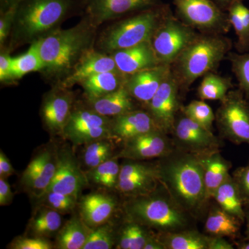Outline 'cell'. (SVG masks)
I'll return each mask as SVG.
<instances>
[{
    "mask_svg": "<svg viewBox=\"0 0 249 249\" xmlns=\"http://www.w3.org/2000/svg\"><path fill=\"white\" fill-rule=\"evenodd\" d=\"M98 27L87 15L74 27L58 29L34 42L43 61L42 76L52 85L58 84L73 71L81 58L95 48Z\"/></svg>",
    "mask_w": 249,
    "mask_h": 249,
    "instance_id": "1",
    "label": "cell"
},
{
    "mask_svg": "<svg viewBox=\"0 0 249 249\" xmlns=\"http://www.w3.org/2000/svg\"><path fill=\"white\" fill-rule=\"evenodd\" d=\"M84 10V0H22L16 7L4 48L11 53L22 46L37 42L60 29L67 19L83 16Z\"/></svg>",
    "mask_w": 249,
    "mask_h": 249,
    "instance_id": "2",
    "label": "cell"
},
{
    "mask_svg": "<svg viewBox=\"0 0 249 249\" xmlns=\"http://www.w3.org/2000/svg\"><path fill=\"white\" fill-rule=\"evenodd\" d=\"M157 163L160 184L172 199L190 215L197 216L208 202L197 156L175 148Z\"/></svg>",
    "mask_w": 249,
    "mask_h": 249,
    "instance_id": "3",
    "label": "cell"
},
{
    "mask_svg": "<svg viewBox=\"0 0 249 249\" xmlns=\"http://www.w3.org/2000/svg\"><path fill=\"white\" fill-rule=\"evenodd\" d=\"M232 47L231 39L225 35L198 32L170 65L182 96L186 94L198 78L209 72L217 71Z\"/></svg>",
    "mask_w": 249,
    "mask_h": 249,
    "instance_id": "4",
    "label": "cell"
},
{
    "mask_svg": "<svg viewBox=\"0 0 249 249\" xmlns=\"http://www.w3.org/2000/svg\"><path fill=\"white\" fill-rule=\"evenodd\" d=\"M171 11L170 4L163 3L117 19L98 34L95 49L110 54L150 41L160 22Z\"/></svg>",
    "mask_w": 249,
    "mask_h": 249,
    "instance_id": "5",
    "label": "cell"
},
{
    "mask_svg": "<svg viewBox=\"0 0 249 249\" xmlns=\"http://www.w3.org/2000/svg\"><path fill=\"white\" fill-rule=\"evenodd\" d=\"M158 189L146 196L127 198L123 205L124 216L159 233L188 229L190 214L172 199L168 192L165 191L164 194Z\"/></svg>",
    "mask_w": 249,
    "mask_h": 249,
    "instance_id": "6",
    "label": "cell"
},
{
    "mask_svg": "<svg viewBox=\"0 0 249 249\" xmlns=\"http://www.w3.org/2000/svg\"><path fill=\"white\" fill-rule=\"evenodd\" d=\"M175 16L201 34L226 35L231 29L229 15L212 0H172Z\"/></svg>",
    "mask_w": 249,
    "mask_h": 249,
    "instance_id": "7",
    "label": "cell"
},
{
    "mask_svg": "<svg viewBox=\"0 0 249 249\" xmlns=\"http://www.w3.org/2000/svg\"><path fill=\"white\" fill-rule=\"evenodd\" d=\"M220 103L215 112L219 137L249 145V100L240 89H232Z\"/></svg>",
    "mask_w": 249,
    "mask_h": 249,
    "instance_id": "8",
    "label": "cell"
},
{
    "mask_svg": "<svg viewBox=\"0 0 249 249\" xmlns=\"http://www.w3.org/2000/svg\"><path fill=\"white\" fill-rule=\"evenodd\" d=\"M111 121V118L101 115L85 102H76L62 137L74 147L99 139H113Z\"/></svg>",
    "mask_w": 249,
    "mask_h": 249,
    "instance_id": "9",
    "label": "cell"
},
{
    "mask_svg": "<svg viewBox=\"0 0 249 249\" xmlns=\"http://www.w3.org/2000/svg\"><path fill=\"white\" fill-rule=\"evenodd\" d=\"M197 34L172 11L160 22L150 42L160 63L171 65Z\"/></svg>",
    "mask_w": 249,
    "mask_h": 249,
    "instance_id": "10",
    "label": "cell"
},
{
    "mask_svg": "<svg viewBox=\"0 0 249 249\" xmlns=\"http://www.w3.org/2000/svg\"><path fill=\"white\" fill-rule=\"evenodd\" d=\"M170 136L175 149L196 156L220 151L222 146L220 137L192 120L181 110L177 116Z\"/></svg>",
    "mask_w": 249,
    "mask_h": 249,
    "instance_id": "11",
    "label": "cell"
},
{
    "mask_svg": "<svg viewBox=\"0 0 249 249\" xmlns=\"http://www.w3.org/2000/svg\"><path fill=\"white\" fill-rule=\"evenodd\" d=\"M160 184L157 162L124 160L116 191L126 198L136 197L153 193Z\"/></svg>",
    "mask_w": 249,
    "mask_h": 249,
    "instance_id": "12",
    "label": "cell"
},
{
    "mask_svg": "<svg viewBox=\"0 0 249 249\" xmlns=\"http://www.w3.org/2000/svg\"><path fill=\"white\" fill-rule=\"evenodd\" d=\"M75 103V93L59 85H52V89L44 95L40 107L41 121L52 137H62Z\"/></svg>",
    "mask_w": 249,
    "mask_h": 249,
    "instance_id": "13",
    "label": "cell"
},
{
    "mask_svg": "<svg viewBox=\"0 0 249 249\" xmlns=\"http://www.w3.org/2000/svg\"><path fill=\"white\" fill-rule=\"evenodd\" d=\"M182 97L178 82L170 70L160 89L144 109L150 113L159 128L170 135L183 106Z\"/></svg>",
    "mask_w": 249,
    "mask_h": 249,
    "instance_id": "14",
    "label": "cell"
},
{
    "mask_svg": "<svg viewBox=\"0 0 249 249\" xmlns=\"http://www.w3.org/2000/svg\"><path fill=\"white\" fill-rule=\"evenodd\" d=\"M169 136L160 129L140 134L123 142L116 157L134 160L162 158L175 149Z\"/></svg>",
    "mask_w": 249,
    "mask_h": 249,
    "instance_id": "15",
    "label": "cell"
},
{
    "mask_svg": "<svg viewBox=\"0 0 249 249\" xmlns=\"http://www.w3.org/2000/svg\"><path fill=\"white\" fill-rule=\"evenodd\" d=\"M58 157L56 173L47 191L57 192L78 199L82 191L89 185L86 174L80 168L69 145L58 147Z\"/></svg>",
    "mask_w": 249,
    "mask_h": 249,
    "instance_id": "16",
    "label": "cell"
},
{
    "mask_svg": "<svg viewBox=\"0 0 249 249\" xmlns=\"http://www.w3.org/2000/svg\"><path fill=\"white\" fill-rule=\"evenodd\" d=\"M84 14L96 27L163 4L162 0H84Z\"/></svg>",
    "mask_w": 249,
    "mask_h": 249,
    "instance_id": "17",
    "label": "cell"
},
{
    "mask_svg": "<svg viewBox=\"0 0 249 249\" xmlns=\"http://www.w3.org/2000/svg\"><path fill=\"white\" fill-rule=\"evenodd\" d=\"M77 208L85 224L95 229L111 221L119 209V201L107 192L96 191L82 196Z\"/></svg>",
    "mask_w": 249,
    "mask_h": 249,
    "instance_id": "18",
    "label": "cell"
},
{
    "mask_svg": "<svg viewBox=\"0 0 249 249\" xmlns=\"http://www.w3.org/2000/svg\"><path fill=\"white\" fill-rule=\"evenodd\" d=\"M170 70V65L160 64L142 70L127 76L124 88L130 96L145 108L160 89Z\"/></svg>",
    "mask_w": 249,
    "mask_h": 249,
    "instance_id": "19",
    "label": "cell"
},
{
    "mask_svg": "<svg viewBox=\"0 0 249 249\" xmlns=\"http://www.w3.org/2000/svg\"><path fill=\"white\" fill-rule=\"evenodd\" d=\"M157 129H160L150 113L144 108L111 118V135L114 141L121 143L140 134Z\"/></svg>",
    "mask_w": 249,
    "mask_h": 249,
    "instance_id": "20",
    "label": "cell"
},
{
    "mask_svg": "<svg viewBox=\"0 0 249 249\" xmlns=\"http://www.w3.org/2000/svg\"><path fill=\"white\" fill-rule=\"evenodd\" d=\"M118 70L129 76L142 70L160 65L150 41L110 53Z\"/></svg>",
    "mask_w": 249,
    "mask_h": 249,
    "instance_id": "21",
    "label": "cell"
},
{
    "mask_svg": "<svg viewBox=\"0 0 249 249\" xmlns=\"http://www.w3.org/2000/svg\"><path fill=\"white\" fill-rule=\"evenodd\" d=\"M111 71L119 70L110 54L103 53L93 48L85 54L68 76L56 85L71 89L74 85H79L89 77Z\"/></svg>",
    "mask_w": 249,
    "mask_h": 249,
    "instance_id": "22",
    "label": "cell"
},
{
    "mask_svg": "<svg viewBox=\"0 0 249 249\" xmlns=\"http://www.w3.org/2000/svg\"><path fill=\"white\" fill-rule=\"evenodd\" d=\"M204 170L206 197L209 201L213 199L214 193L231 176L232 164L221 155L220 151L197 156Z\"/></svg>",
    "mask_w": 249,
    "mask_h": 249,
    "instance_id": "23",
    "label": "cell"
},
{
    "mask_svg": "<svg viewBox=\"0 0 249 249\" xmlns=\"http://www.w3.org/2000/svg\"><path fill=\"white\" fill-rule=\"evenodd\" d=\"M85 103L101 115L114 118L128 111L139 109V103L123 86L120 89L106 96Z\"/></svg>",
    "mask_w": 249,
    "mask_h": 249,
    "instance_id": "24",
    "label": "cell"
},
{
    "mask_svg": "<svg viewBox=\"0 0 249 249\" xmlns=\"http://www.w3.org/2000/svg\"><path fill=\"white\" fill-rule=\"evenodd\" d=\"M127 76L120 71H111L87 78L79 84L83 90L85 101H93L120 89L124 86Z\"/></svg>",
    "mask_w": 249,
    "mask_h": 249,
    "instance_id": "25",
    "label": "cell"
},
{
    "mask_svg": "<svg viewBox=\"0 0 249 249\" xmlns=\"http://www.w3.org/2000/svg\"><path fill=\"white\" fill-rule=\"evenodd\" d=\"M62 225V214L43 205H37L28 223L26 235L50 239L56 236Z\"/></svg>",
    "mask_w": 249,
    "mask_h": 249,
    "instance_id": "26",
    "label": "cell"
},
{
    "mask_svg": "<svg viewBox=\"0 0 249 249\" xmlns=\"http://www.w3.org/2000/svg\"><path fill=\"white\" fill-rule=\"evenodd\" d=\"M91 230L79 214H73L55 236L54 249H83Z\"/></svg>",
    "mask_w": 249,
    "mask_h": 249,
    "instance_id": "27",
    "label": "cell"
},
{
    "mask_svg": "<svg viewBox=\"0 0 249 249\" xmlns=\"http://www.w3.org/2000/svg\"><path fill=\"white\" fill-rule=\"evenodd\" d=\"M242 224L238 218L217 205L210 210L205 222V231L211 236L235 239L239 235Z\"/></svg>",
    "mask_w": 249,
    "mask_h": 249,
    "instance_id": "28",
    "label": "cell"
},
{
    "mask_svg": "<svg viewBox=\"0 0 249 249\" xmlns=\"http://www.w3.org/2000/svg\"><path fill=\"white\" fill-rule=\"evenodd\" d=\"M124 219L125 220L118 229L115 249H143L147 241L155 232L125 216Z\"/></svg>",
    "mask_w": 249,
    "mask_h": 249,
    "instance_id": "29",
    "label": "cell"
},
{
    "mask_svg": "<svg viewBox=\"0 0 249 249\" xmlns=\"http://www.w3.org/2000/svg\"><path fill=\"white\" fill-rule=\"evenodd\" d=\"M213 199L218 206L224 211L238 218L242 223L245 222L246 212L244 210V204L232 175L217 188Z\"/></svg>",
    "mask_w": 249,
    "mask_h": 249,
    "instance_id": "30",
    "label": "cell"
},
{
    "mask_svg": "<svg viewBox=\"0 0 249 249\" xmlns=\"http://www.w3.org/2000/svg\"><path fill=\"white\" fill-rule=\"evenodd\" d=\"M229 21L237 37L235 47L240 53L249 52V9L243 1H236L227 10Z\"/></svg>",
    "mask_w": 249,
    "mask_h": 249,
    "instance_id": "31",
    "label": "cell"
},
{
    "mask_svg": "<svg viewBox=\"0 0 249 249\" xmlns=\"http://www.w3.org/2000/svg\"><path fill=\"white\" fill-rule=\"evenodd\" d=\"M158 235L166 249H208L209 235L197 231L185 229Z\"/></svg>",
    "mask_w": 249,
    "mask_h": 249,
    "instance_id": "32",
    "label": "cell"
},
{
    "mask_svg": "<svg viewBox=\"0 0 249 249\" xmlns=\"http://www.w3.org/2000/svg\"><path fill=\"white\" fill-rule=\"evenodd\" d=\"M234 88L231 77L209 72L202 77L197 88V96L203 101H224L228 93Z\"/></svg>",
    "mask_w": 249,
    "mask_h": 249,
    "instance_id": "33",
    "label": "cell"
},
{
    "mask_svg": "<svg viewBox=\"0 0 249 249\" xmlns=\"http://www.w3.org/2000/svg\"><path fill=\"white\" fill-rule=\"evenodd\" d=\"M119 160L118 157H113L98 166L85 171L89 184L91 183L106 191H116L121 171Z\"/></svg>",
    "mask_w": 249,
    "mask_h": 249,
    "instance_id": "34",
    "label": "cell"
},
{
    "mask_svg": "<svg viewBox=\"0 0 249 249\" xmlns=\"http://www.w3.org/2000/svg\"><path fill=\"white\" fill-rule=\"evenodd\" d=\"M115 141L113 139H99L83 145L82 160L88 170L95 168L101 163L116 157Z\"/></svg>",
    "mask_w": 249,
    "mask_h": 249,
    "instance_id": "35",
    "label": "cell"
},
{
    "mask_svg": "<svg viewBox=\"0 0 249 249\" xmlns=\"http://www.w3.org/2000/svg\"><path fill=\"white\" fill-rule=\"evenodd\" d=\"M43 61L40 58L35 44H31L25 53L12 57L11 72L15 84L23 77L32 72H40L43 70Z\"/></svg>",
    "mask_w": 249,
    "mask_h": 249,
    "instance_id": "36",
    "label": "cell"
},
{
    "mask_svg": "<svg viewBox=\"0 0 249 249\" xmlns=\"http://www.w3.org/2000/svg\"><path fill=\"white\" fill-rule=\"evenodd\" d=\"M118 229L110 222L92 229L83 249H115Z\"/></svg>",
    "mask_w": 249,
    "mask_h": 249,
    "instance_id": "37",
    "label": "cell"
},
{
    "mask_svg": "<svg viewBox=\"0 0 249 249\" xmlns=\"http://www.w3.org/2000/svg\"><path fill=\"white\" fill-rule=\"evenodd\" d=\"M226 60L230 62L231 71L238 82V89L249 100V52H229Z\"/></svg>",
    "mask_w": 249,
    "mask_h": 249,
    "instance_id": "38",
    "label": "cell"
},
{
    "mask_svg": "<svg viewBox=\"0 0 249 249\" xmlns=\"http://www.w3.org/2000/svg\"><path fill=\"white\" fill-rule=\"evenodd\" d=\"M181 110L192 120L213 132L215 114L205 101L201 99L192 101L186 106H182Z\"/></svg>",
    "mask_w": 249,
    "mask_h": 249,
    "instance_id": "39",
    "label": "cell"
},
{
    "mask_svg": "<svg viewBox=\"0 0 249 249\" xmlns=\"http://www.w3.org/2000/svg\"><path fill=\"white\" fill-rule=\"evenodd\" d=\"M37 200V205H43L62 214L73 213L78 202V199L74 196L53 191L46 192Z\"/></svg>",
    "mask_w": 249,
    "mask_h": 249,
    "instance_id": "40",
    "label": "cell"
},
{
    "mask_svg": "<svg viewBox=\"0 0 249 249\" xmlns=\"http://www.w3.org/2000/svg\"><path fill=\"white\" fill-rule=\"evenodd\" d=\"M9 249H52L54 244L49 239L35 236L23 235L16 237L8 245Z\"/></svg>",
    "mask_w": 249,
    "mask_h": 249,
    "instance_id": "41",
    "label": "cell"
},
{
    "mask_svg": "<svg viewBox=\"0 0 249 249\" xmlns=\"http://www.w3.org/2000/svg\"><path fill=\"white\" fill-rule=\"evenodd\" d=\"M232 176L238 188L244 206H249V164L236 169Z\"/></svg>",
    "mask_w": 249,
    "mask_h": 249,
    "instance_id": "42",
    "label": "cell"
},
{
    "mask_svg": "<svg viewBox=\"0 0 249 249\" xmlns=\"http://www.w3.org/2000/svg\"><path fill=\"white\" fill-rule=\"evenodd\" d=\"M16 8L0 14V49L4 48L14 24Z\"/></svg>",
    "mask_w": 249,
    "mask_h": 249,
    "instance_id": "43",
    "label": "cell"
},
{
    "mask_svg": "<svg viewBox=\"0 0 249 249\" xmlns=\"http://www.w3.org/2000/svg\"><path fill=\"white\" fill-rule=\"evenodd\" d=\"M11 53L6 48L0 49V82L4 85H14L11 72Z\"/></svg>",
    "mask_w": 249,
    "mask_h": 249,
    "instance_id": "44",
    "label": "cell"
},
{
    "mask_svg": "<svg viewBox=\"0 0 249 249\" xmlns=\"http://www.w3.org/2000/svg\"><path fill=\"white\" fill-rule=\"evenodd\" d=\"M14 194L6 178H0V206H9L14 200Z\"/></svg>",
    "mask_w": 249,
    "mask_h": 249,
    "instance_id": "45",
    "label": "cell"
},
{
    "mask_svg": "<svg viewBox=\"0 0 249 249\" xmlns=\"http://www.w3.org/2000/svg\"><path fill=\"white\" fill-rule=\"evenodd\" d=\"M15 173L16 171L9 159L6 157L2 150H0V178L7 179Z\"/></svg>",
    "mask_w": 249,
    "mask_h": 249,
    "instance_id": "46",
    "label": "cell"
},
{
    "mask_svg": "<svg viewBox=\"0 0 249 249\" xmlns=\"http://www.w3.org/2000/svg\"><path fill=\"white\" fill-rule=\"evenodd\" d=\"M233 245L223 237L209 235L208 249H233Z\"/></svg>",
    "mask_w": 249,
    "mask_h": 249,
    "instance_id": "47",
    "label": "cell"
},
{
    "mask_svg": "<svg viewBox=\"0 0 249 249\" xmlns=\"http://www.w3.org/2000/svg\"><path fill=\"white\" fill-rule=\"evenodd\" d=\"M143 249H166L159 235L154 234L145 244Z\"/></svg>",
    "mask_w": 249,
    "mask_h": 249,
    "instance_id": "48",
    "label": "cell"
},
{
    "mask_svg": "<svg viewBox=\"0 0 249 249\" xmlns=\"http://www.w3.org/2000/svg\"><path fill=\"white\" fill-rule=\"evenodd\" d=\"M22 0H0V14L17 7Z\"/></svg>",
    "mask_w": 249,
    "mask_h": 249,
    "instance_id": "49",
    "label": "cell"
},
{
    "mask_svg": "<svg viewBox=\"0 0 249 249\" xmlns=\"http://www.w3.org/2000/svg\"><path fill=\"white\" fill-rule=\"evenodd\" d=\"M221 9L227 12V10L233 3L236 1H244V0H212Z\"/></svg>",
    "mask_w": 249,
    "mask_h": 249,
    "instance_id": "50",
    "label": "cell"
},
{
    "mask_svg": "<svg viewBox=\"0 0 249 249\" xmlns=\"http://www.w3.org/2000/svg\"><path fill=\"white\" fill-rule=\"evenodd\" d=\"M236 247L238 249H249V239L246 237L245 240L240 241L236 244Z\"/></svg>",
    "mask_w": 249,
    "mask_h": 249,
    "instance_id": "51",
    "label": "cell"
},
{
    "mask_svg": "<svg viewBox=\"0 0 249 249\" xmlns=\"http://www.w3.org/2000/svg\"><path fill=\"white\" fill-rule=\"evenodd\" d=\"M247 221V229H246V237L249 239V211L246 213V220Z\"/></svg>",
    "mask_w": 249,
    "mask_h": 249,
    "instance_id": "52",
    "label": "cell"
}]
</instances>
